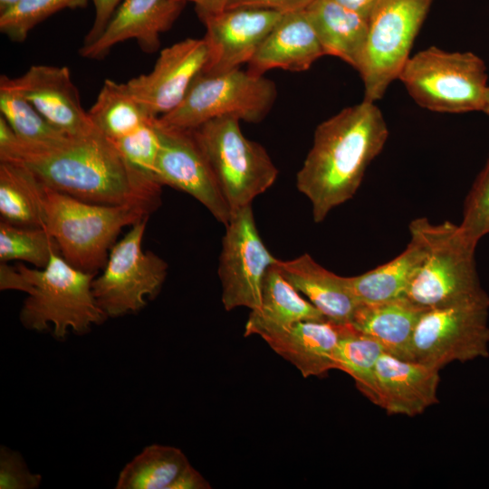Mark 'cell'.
Listing matches in <instances>:
<instances>
[{"label":"cell","instance_id":"7","mask_svg":"<svg viewBox=\"0 0 489 489\" xmlns=\"http://www.w3.org/2000/svg\"><path fill=\"white\" fill-rule=\"evenodd\" d=\"M398 79L415 101L429 110H484L486 66L471 52L449 53L431 46L410 57Z\"/></svg>","mask_w":489,"mask_h":489},{"label":"cell","instance_id":"36","mask_svg":"<svg viewBox=\"0 0 489 489\" xmlns=\"http://www.w3.org/2000/svg\"><path fill=\"white\" fill-rule=\"evenodd\" d=\"M93 3L95 15L90 31L84 37L83 44L96 41L103 33L122 0H91Z\"/></svg>","mask_w":489,"mask_h":489},{"label":"cell","instance_id":"28","mask_svg":"<svg viewBox=\"0 0 489 489\" xmlns=\"http://www.w3.org/2000/svg\"><path fill=\"white\" fill-rule=\"evenodd\" d=\"M185 454L177 447L151 445L128 463L119 475L117 489H170L189 465Z\"/></svg>","mask_w":489,"mask_h":489},{"label":"cell","instance_id":"32","mask_svg":"<svg viewBox=\"0 0 489 489\" xmlns=\"http://www.w3.org/2000/svg\"><path fill=\"white\" fill-rule=\"evenodd\" d=\"M90 0H19L0 14V31L11 41L24 42L30 31L66 8L85 7Z\"/></svg>","mask_w":489,"mask_h":489},{"label":"cell","instance_id":"21","mask_svg":"<svg viewBox=\"0 0 489 489\" xmlns=\"http://www.w3.org/2000/svg\"><path fill=\"white\" fill-rule=\"evenodd\" d=\"M276 266L325 318L337 323H351L360 303L351 290L349 277L327 270L308 254L289 261L279 260Z\"/></svg>","mask_w":489,"mask_h":489},{"label":"cell","instance_id":"3","mask_svg":"<svg viewBox=\"0 0 489 489\" xmlns=\"http://www.w3.org/2000/svg\"><path fill=\"white\" fill-rule=\"evenodd\" d=\"M94 277L53 253L43 269L19 264L8 274L6 284L9 290L28 294L19 314L25 328L37 331L53 328L55 337L63 338L70 330L84 333L107 318L92 293Z\"/></svg>","mask_w":489,"mask_h":489},{"label":"cell","instance_id":"22","mask_svg":"<svg viewBox=\"0 0 489 489\" xmlns=\"http://www.w3.org/2000/svg\"><path fill=\"white\" fill-rule=\"evenodd\" d=\"M276 264L265 273L261 305L249 314L244 327L245 337L258 335L264 339L298 321L327 319L311 302L302 297L283 277Z\"/></svg>","mask_w":489,"mask_h":489},{"label":"cell","instance_id":"18","mask_svg":"<svg viewBox=\"0 0 489 489\" xmlns=\"http://www.w3.org/2000/svg\"><path fill=\"white\" fill-rule=\"evenodd\" d=\"M439 370L384 351L376 366L377 406L390 415L414 417L438 402Z\"/></svg>","mask_w":489,"mask_h":489},{"label":"cell","instance_id":"26","mask_svg":"<svg viewBox=\"0 0 489 489\" xmlns=\"http://www.w3.org/2000/svg\"><path fill=\"white\" fill-rule=\"evenodd\" d=\"M44 185L24 165L0 160L1 220L26 227H43Z\"/></svg>","mask_w":489,"mask_h":489},{"label":"cell","instance_id":"40","mask_svg":"<svg viewBox=\"0 0 489 489\" xmlns=\"http://www.w3.org/2000/svg\"><path fill=\"white\" fill-rule=\"evenodd\" d=\"M185 3L192 2L197 13L216 14L226 9L230 0H177Z\"/></svg>","mask_w":489,"mask_h":489},{"label":"cell","instance_id":"13","mask_svg":"<svg viewBox=\"0 0 489 489\" xmlns=\"http://www.w3.org/2000/svg\"><path fill=\"white\" fill-rule=\"evenodd\" d=\"M156 124L159 136L157 180L189 194L226 225L232 216L230 207L193 131L163 126L157 119Z\"/></svg>","mask_w":489,"mask_h":489},{"label":"cell","instance_id":"17","mask_svg":"<svg viewBox=\"0 0 489 489\" xmlns=\"http://www.w3.org/2000/svg\"><path fill=\"white\" fill-rule=\"evenodd\" d=\"M187 3L177 0H122L101 36L80 48V55L103 59L116 44L134 39L151 53L160 45V34L168 31Z\"/></svg>","mask_w":489,"mask_h":489},{"label":"cell","instance_id":"16","mask_svg":"<svg viewBox=\"0 0 489 489\" xmlns=\"http://www.w3.org/2000/svg\"><path fill=\"white\" fill-rule=\"evenodd\" d=\"M11 85L55 129L66 135L96 129L81 102L66 66L32 65L22 75L8 77Z\"/></svg>","mask_w":489,"mask_h":489},{"label":"cell","instance_id":"41","mask_svg":"<svg viewBox=\"0 0 489 489\" xmlns=\"http://www.w3.org/2000/svg\"><path fill=\"white\" fill-rule=\"evenodd\" d=\"M19 0H0V14L13 6Z\"/></svg>","mask_w":489,"mask_h":489},{"label":"cell","instance_id":"42","mask_svg":"<svg viewBox=\"0 0 489 489\" xmlns=\"http://www.w3.org/2000/svg\"><path fill=\"white\" fill-rule=\"evenodd\" d=\"M483 111L489 116V85L487 87L486 93H485V102H484V107Z\"/></svg>","mask_w":489,"mask_h":489},{"label":"cell","instance_id":"23","mask_svg":"<svg viewBox=\"0 0 489 489\" xmlns=\"http://www.w3.org/2000/svg\"><path fill=\"white\" fill-rule=\"evenodd\" d=\"M305 12L324 55L338 57L359 71L365 52L369 21L334 0H314Z\"/></svg>","mask_w":489,"mask_h":489},{"label":"cell","instance_id":"33","mask_svg":"<svg viewBox=\"0 0 489 489\" xmlns=\"http://www.w3.org/2000/svg\"><path fill=\"white\" fill-rule=\"evenodd\" d=\"M112 143L133 172L146 181L160 184L156 178V162L159 149L156 119Z\"/></svg>","mask_w":489,"mask_h":489},{"label":"cell","instance_id":"19","mask_svg":"<svg viewBox=\"0 0 489 489\" xmlns=\"http://www.w3.org/2000/svg\"><path fill=\"white\" fill-rule=\"evenodd\" d=\"M349 325L328 319L302 321L263 340L303 378L320 377L336 369L335 351Z\"/></svg>","mask_w":489,"mask_h":489},{"label":"cell","instance_id":"1","mask_svg":"<svg viewBox=\"0 0 489 489\" xmlns=\"http://www.w3.org/2000/svg\"><path fill=\"white\" fill-rule=\"evenodd\" d=\"M0 160L27 167L46 187L101 205L142 204L157 209L161 185L142 179L97 129L45 143L17 138L0 117Z\"/></svg>","mask_w":489,"mask_h":489},{"label":"cell","instance_id":"37","mask_svg":"<svg viewBox=\"0 0 489 489\" xmlns=\"http://www.w3.org/2000/svg\"><path fill=\"white\" fill-rule=\"evenodd\" d=\"M314 0H230L226 8L249 6L283 14L304 10Z\"/></svg>","mask_w":489,"mask_h":489},{"label":"cell","instance_id":"11","mask_svg":"<svg viewBox=\"0 0 489 489\" xmlns=\"http://www.w3.org/2000/svg\"><path fill=\"white\" fill-rule=\"evenodd\" d=\"M148 218L131 225L113 244L102 273L92 280L93 296L107 317L139 312L164 283L168 264L142 248Z\"/></svg>","mask_w":489,"mask_h":489},{"label":"cell","instance_id":"24","mask_svg":"<svg viewBox=\"0 0 489 489\" xmlns=\"http://www.w3.org/2000/svg\"><path fill=\"white\" fill-rule=\"evenodd\" d=\"M424 310L407 296L360 303L350 324L376 340L386 352L411 360V340Z\"/></svg>","mask_w":489,"mask_h":489},{"label":"cell","instance_id":"9","mask_svg":"<svg viewBox=\"0 0 489 489\" xmlns=\"http://www.w3.org/2000/svg\"><path fill=\"white\" fill-rule=\"evenodd\" d=\"M489 295L425 309L411 340V360L441 369L489 356Z\"/></svg>","mask_w":489,"mask_h":489},{"label":"cell","instance_id":"35","mask_svg":"<svg viewBox=\"0 0 489 489\" xmlns=\"http://www.w3.org/2000/svg\"><path fill=\"white\" fill-rule=\"evenodd\" d=\"M42 476L33 474L18 452L5 446L0 450V488L34 489L41 484Z\"/></svg>","mask_w":489,"mask_h":489},{"label":"cell","instance_id":"5","mask_svg":"<svg viewBox=\"0 0 489 489\" xmlns=\"http://www.w3.org/2000/svg\"><path fill=\"white\" fill-rule=\"evenodd\" d=\"M426 244V254L406 296L425 309L469 299L482 288L475 260L476 245L451 222L432 224L427 218L413 220Z\"/></svg>","mask_w":489,"mask_h":489},{"label":"cell","instance_id":"4","mask_svg":"<svg viewBox=\"0 0 489 489\" xmlns=\"http://www.w3.org/2000/svg\"><path fill=\"white\" fill-rule=\"evenodd\" d=\"M44 228L60 254L75 268L96 273L102 269L122 228L154 211L142 204L101 205L85 202L44 186Z\"/></svg>","mask_w":489,"mask_h":489},{"label":"cell","instance_id":"6","mask_svg":"<svg viewBox=\"0 0 489 489\" xmlns=\"http://www.w3.org/2000/svg\"><path fill=\"white\" fill-rule=\"evenodd\" d=\"M277 97L275 83L240 68L218 73L201 72L182 102L158 118L163 126L193 130L221 117L250 123L262 121Z\"/></svg>","mask_w":489,"mask_h":489},{"label":"cell","instance_id":"14","mask_svg":"<svg viewBox=\"0 0 489 489\" xmlns=\"http://www.w3.org/2000/svg\"><path fill=\"white\" fill-rule=\"evenodd\" d=\"M208 59L204 38H187L161 50L152 70L124 82L128 92L153 118L175 110Z\"/></svg>","mask_w":489,"mask_h":489},{"label":"cell","instance_id":"2","mask_svg":"<svg viewBox=\"0 0 489 489\" xmlns=\"http://www.w3.org/2000/svg\"><path fill=\"white\" fill-rule=\"evenodd\" d=\"M388 136L380 110L367 100L317 126L312 147L296 175V187L310 200L315 223L355 195Z\"/></svg>","mask_w":489,"mask_h":489},{"label":"cell","instance_id":"31","mask_svg":"<svg viewBox=\"0 0 489 489\" xmlns=\"http://www.w3.org/2000/svg\"><path fill=\"white\" fill-rule=\"evenodd\" d=\"M53 253L60 254L55 239L43 227L15 225L1 220L0 261L19 260L44 268Z\"/></svg>","mask_w":489,"mask_h":489},{"label":"cell","instance_id":"12","mask_svg":"<svg viewBox=\"0 0 489 489\" xmlns=\"http://www.w3.org/2000/svg\"><path fill=\"white\" fill-rule=\"evenodd\" d=\"M225 227L218 267L223 305L226 311L237 307L256 310L261 305L265 273L279 259L262 241L252 205L232 213Z\"/></svg>","mask_w":489,"mask_h":489},{"label":"cell","instance_id":"27","mask_svg":"<svg viewBox=\"0 0 489 489\" xmlns=\"http://www.w3.org/2000/svg\"><path fill=\"white\" fill-rule=\"evenodd\" d=\"M88 112L95 128L112 142L153 120L128 92L124 82L110 79L104 81Z\"/></svg>","mask_w":489,"mask_h":489},{"label":"cell","instance_id":"38","mask_svg":"<svg viewBox=\"0 0 489 489\" xmlns=\"http://www.w3.org/2000/svg\"><path fill=\"white\" fill-rule=\"evenodd\" d=\"M209 483L191 465H187L172 484L170 489H207Z\"/></svg>","mask_w":489,"mask_h":489},{"label":"cell","instance_id":"15","mask_svg":"<svg viewBox=\"0 0 489 489\" xmlns=\"http://www.w3.org/2000/svg\"><path fill=\"white\" fill-rule=\"evenodd\" d=\"M206 28L208 59L203 72L218 73L248 63L283 13L249 6L197 13Z\"/></svg>","mask_w":489,"mask_h":489},{"label":"cell","instance_id":"20","mask_svg":"<svg viewBox=\"0 0 489 489\" xmlns=\"http://www.w3.org/2000/svg\"><path fill=\"white\" fill-rule=\"evenodd\" d=\"M322 55L305 9L285 13L247 63V71L257 75L273 69L303 72Z\"/></svg>","mask_w":489,"mask_h":489},{"label":"cell","instance_id":"39","mask_svg":"<svg viewBox=\"0 0 489 489\" xmlns=\"http://www.w3.org/2000/svg\"><path fill=\"white\" fill-rule=\"evenodd\" d=\"M369 21L379 0H334Z\"/></svg>","mask_w":489,"mask_h":489},{"label":"cell","instance_id":"25","mask_svg":"<svg viewBox=\"0 0 489 489\" xmlns=\"http://www.w3.org/2000/svg\"><path fill=\"white\" fill-rule=\"evenodd\" d=\"M410 241L397 257L369 272L349 277L360 303H372L406 296L407 291L426 254V244L409 225Z\"/></svg>","mask_w":489,"mask_h":489},{"label":"cell","instance_id":"10","mask_svg":"<svg viewBox=\"0 0 489 489\" xmlns=\"http://www.w3.org/2000/svg\"><path fill=\"white\" fill-rule=\"evenodd\" d=\"M433 0H379L369 18L365 52L359 72L364 100L381 99L410 58L417 34Z\"/></svg>","mask_w":489,"mask_h":489},{"label":"cell","instance_id":"8","mask_svg":"<svg viewBox=\"0 0 489 489\" xmlns=\"http://www.w3.org/2000/svg\"><path fill=\"white\" fill-rule=\"evenodd\" d=\"M240 120L233 117L211 120L193 129L234 213L270 188L278 169L265 149L248 139Z\"/></svg>","mask_w":489,"mask_h":489},{"label":"cell","instance_id":"30","mask_svg":"<svg viewBox=\"0 0 489 489\" xmlns=\"http://www.w3.org/2000/svg\"><path fill=\"white\" fill-rule=\"evenodd\" d=\"M0 111L18 139L31 143H45L66 134L52 126L42 114L9 82L0 77Z\"/></svg>","mask_w":489,"mask_h":489},{"label":"cell","instance_id":"34","mask_svg":"<svg viewBox=\"0 0 489 489\" xmlns=\"http://www.w3.org/2000/svg\"><path fill=\"white\" fill-rule=\"evenodd\" d=\"M458 225L463 235L475 245L489 233V158L465 200Z\"/></svg>","mask_w":489,"mask_h":489},{"label":"cell","instance_id":"29","mask_svg":"<svg viewBox=\"0 0 489 489\" xmlns=\"http://www.w3.org/2000/svg\"><path fill=\"white\" fill-rule=\"evenodd\" d=\"M383 347L376 340L357 331L351 324L340 338L335 351L336 369L349 374L358 389L377 405L376 366Z\"/></svg>","mask_w":489,"mask_h":489}]
</instances>
